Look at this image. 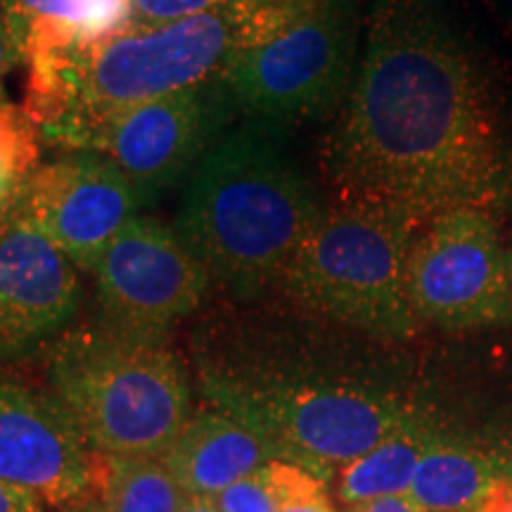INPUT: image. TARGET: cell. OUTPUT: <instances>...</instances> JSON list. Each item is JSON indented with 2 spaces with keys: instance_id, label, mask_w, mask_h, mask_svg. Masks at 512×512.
I'll list each match as a JSON object with an SVG mask.
<instances>
[{
  "instance_id": "2",
  "label": "cell",
  "mask_w": 512,
  "mask_h": 512,
  "mask_svg": "<svg viewBox=\"0 0 512 512\" xmlns=\"http://www.w3.org/2000/svg\"><path fill=\"white\" fill-rule=\"evenodd\" d=\"M204 399L259 434L275 460L335 479L406 425L420 403L368 368L323 361L264 299L211 313L192 335Z\"/></svg>"
},
{
  "instance_id": "23",
  "label": "cell",
  "mask_w": 512,
  "mask_h": 512,
  "mask_svg": "<svg viewBox=\"0 0 512 512\" xmlns=\"http://www.w3.org/2000/svg\"><path fill=\"white\" fill-rule=\"evenodd\" d=\"M46 505L41 496L0 482V512H46Z\"/></svg>"
},
{
  "instance_id": "15",
  "label": "cell",
  "mask_w": 512,
  "mask_h": 512,
  "mask_svg": "<svg viewBox=\"0 0 512 512\" xmlns=\"http://www.w3.org/2000/svg\"><path fill=\"white\" fill-rule=\"evenodd\" d=\"M19 53L53 43H95L133 24L131 0H0Z\"/></svg>"
},
{
  "instance_id": "14",
  "label": "cell",
  "mask_w": 512,
  "mask_h": 512,
  "mask_svg": "<svg viewBox=\"0 0 512 512\" xmlns=\"http://www.w3.org/2000/svg\"><path fill=\"white\" fill-rule=\"evenodd\" d=\"M162 458L185 494L214 498L275 460L259 434L211 403L192 413Z\"/></svg>"
},
{
  "instance_id": "7",
  "label": "cell",
  "mask_w": 512,
  "mask_h": 512,
  "mask_svg": "<svg viewBox=\"0 0 512 512\" xmlns=\"http://www.w3.org/2000/svg\"><path fill=\"white\" fill-rule=\"evenodd\" d=\"M358 38L361 0H320L219 74L235 117L285 131L337 112L356 76Z\"/></svg>"
},
{
  "instance_id": "22",
  "label": "cell",
  "mask_w": 512,
  "mask_h": 512,
  "mask_svg": "<svg viewBox=\"0 0 512 512\" xmlns=\"http://www.w3.org/2000/svg\"><path fill=\"white\" fill-rule=\"evenodd\" d=\"M226 0H131L133 27H159L178 19L202 15Z\"/></svg>"
},
{
  "instance_id": "17",
  "label": "cell",
  "mask_w": 512,
  "mask_h": 512,
  "mask_svg": "<svg viewBox=\"0 0 512 512\" xmlns=\"http://www.w3.org/2000/svg\"><path fill=\"white\" fill-rule=\"evenodd\" d=\"M505 477L491 456L441 437L422 456L408 496L425 512H477Z\"/></svg>"
},
{
  "instance_id": "25",
  "label": "cell",
  "mask_w": 512,
  "mask_h": 512,
  "mask_svg": "<svg viewBox=\"0 0 512 512\" xmlns=\"http://www.w3.org/2000/svg\"><path fill=\"white\" fill-rule=\"evenodd\" d=\"M347 512H425L408 494L373 498V501L349 505Z\"/></svg>"
},
{
  "instance_id": "16",
  "label": "cell",
  "mask_w": 512,
  "mask_h": 512,
  "mask_svg": "<svg viewBox=\"0 0 512 512\" xmlns=\"http://www.w3.org/2000/svg\"><path fill=\"white\" fill-rule=\"evenodd\" d=\"M441 437L446 434L439 430L437 420L420 408L392 437L339 472L335 477L337 498L344 505H356L373 498L408 494L422 456Z\"/></svg>"
},
{
  "instance_id": "1",
  "label": "cell",
  "mask_w": 512,
  "mask_h": 512,
  "mask_svg": "<svg viewBox=\"0 0 512 512\" xmlns=\"http://www.w3.org/2000/svg\"><path fill=\"white\" fill-rule=\"evenodd\" d=\"M335 197L427 223L512 195V128L489 62L437 0H380L320 150Z\"/></svg>"
},
{
  "instance_id": "4",
  "label": "cell",
  "mask_w": 512,
  "mask_h": 512,
  "mask_svg": "<svg viewBox=\"0 0 512 512\" xmlns=\"http://www.w3.org/2000/svg\"><path fill=\"white\" fill-rule=\"evenodd\" d=\"M325 197L280 128L242 119L188 178L176 233L233 302H261L320 221Z\"/></svg>"
},
{
  "instance_id": "11",
  "label": "cell",
  "mask_w": 512,
  "mask_h": 512,
  "mask_svg": "<svg viewBox=\"0 0 512 512\" xmlns=\"http://www.w3.org/2000/svg\"><path fill=\"white\" fill-rule=\"evenodd\" d=\"M147 207L133 183L98 152H62L31 176L15 209L79 271L93 273L119 230Z\"/></svg>"
},
{
  "instance_id": "5",
  "label": "cell",
  "mask_w": 512,
  "mask_h": 512,
  "mask_svg": "<svg viewBox=\"0 0 512 512\" xmlns=\"http://www.w3.org/2000/svg\"><path fill=\"white\" fill-rule=\"evenodd\" d=\"M46 373L93 453L162 458L195 413L188 370L169 342L81 325L46 351Z\"/></svg>"
},
{
  "instance_id": "20",
  "label": "cell",
  "mask_w": 512,
  "mask_h": 512,
  "mask_svg": "<svg viewBox=\"0 0 512 512\" xmlns=\"http://www.w3.org/2000/svg\"><path fill=\"white\" fill-rule=\"evenodd\" d=\"M266 475L278 498L280 512H335L323 479L302 467L273 460L266 465Z\"/></svg>"
},
{
  "instance_id": "26",
  "label": "cell",
  "mask_w": 512,
  "mask_h": 512,
  "mask_svg": "<svg viewBox=\"0 0 512 512\" xmlns=\"http://www.w3.org/2000/svg\"><path fill=\"white\" fill-rule=\"evenodd\" d=\"M477 512H512V479H501Z\"/></svg>"
},
{
  "instance_id": "19",
  "label": "cell",
  "mask_w": 512,
  "mask_h": 512,
  "mask_svg": "<svg viewBox=\"0 0 512 512\" xmlns=\"http://www.w3.org/2000/svg\"><path fill=\"white\" fill-rule=\"evenodd\" d=\"M41 133L24 107L0 91V226L15 214L41 166Z\"/></svg>"
},
{
  "instance_id": "30",
  "label": "cell",
  "mask_w": 512,
  "mask_h": 512,
  "mask_svg": "<svg viewBox=\"0 0 512 512\" xmlns=\"http://www.w3.org/2000/svg\"><path fill=\"white\" fill-rule=\"evenodd\" d=\"M510 254H512V247H510Z\"/></svg>"
},
{
  "instance_id": "8",
  "label": "cell",
  "mask_w": 512,
  "mask_h": 512,
  "mask_svg": "<svg viewBox=\"0 0 512 512\" xmlns=\"http://www.w3.org/2000/svg\"><path fill=\"white\" fill-rule=\"evenodd\" d=\"M418 323L470 330L512 320V254L489 209H451L422 223L406 268Z\"/></svg>"
},
{
  "instance_id": "28",
  "label": "cell",
  "mask_w": 512,
  "mask_h": 512,
  "mask_svg": "<svg viewBox=\"0 0 512 512\" xmlns=\"http://www.w3.org/2000/svg\"><path fill=\"white\" fill-rule=\"evenodd\" d=\"M181 512H219L214 496H188Z\"/></svg>"
},
{
  "instance_id": "12",
  "label": "cell",
  "mask_w": 512,
  "mask_h": 512,
  "mask_svg": "<svg viewBox=\"0 0 512 512\" xmlns=\"http://www.w3.org/2000/svg\"><path fill=\"white\" fill-rule=\"evenodd\" d=\"M81 302L79 268L15 211L0 226V366L48 351Z\"/></svg>"
},
{
  "instance_id": "24",
  "label": "cell",
  "mask_w": 512,
  "mask_h": 512,
  "mask_svg": "<svg viewBox=\"0 0 512 512\" xmlns=\"http://www.w3.org/2000/svg\"><path fill=\"white\" fill-rule=\"evenodd\" d=\"M22 62V53H19L15 38L10 34L8 19H5L3 10H0V91H3V83L8 79L10 72H15Z\"/></svg>"
},
{
  "instance_id": "29",
  "label": "cell",
  "mask_w": 512,
  "mask_h": 512,
  "mask_svg": "<svg viewBox=\"0 0 512 512\" xmlns=\"http://www.w3.org/2000/svg\"><path fill=\"white\" fill-rule=\"evenodd\" d=\"M60 512H102V510H100L98 503L91 501V498H81V501L62 505Z\"/></svg>"
},
{
  "instance_id": "13",
  "label": "cell",
  "mask_w": 512,
  "mask_h": 512,
  "mask_svg": "<svg viewBox=\"0 0 512 512\" xmlns=\"http://www.w3.org/2000/svg\"><path fill=\"white\" fill-rule=\"evenodd\" d=\"M0 482L50 505L88 498L93 451L50 389L0 373Z\"/></svg>"
},
{
  "instance_id": "9",
  "label": "cell",
  "mask_w": 512,
  "mask_h": 512,
  "mask_svg": "<svg viewBox=\"0 0 512 512\" xmlns=\"http://www.w3.org/2000/svg\"><path fill=\"white\" fill-rule=\"evenodd\" d=\"M95 323L133 342L166 344L171 330L195 313L214 280L176 233L136 216L93 268Z\"/></svg>"
},
{
  "instance_id": "10",
  "label": "cell",
  "mask_w": 512,
  "mask_h": 512,
  "mask_svg": "<svg viewBox=\"0 0 512 512\" xmlns=\"http://www.w3.org/2000/svg\"><path fill=\"white\" fill-rule=\"evenodd\" d=\"M235 119L219 79L114 114L93 131L81 152H98L117 166L145 204L192 176Z\"/></svg>"
},
{
  "instance_id": "3",
  "label": "cell",
  "mask_w": 512,
  "mask_h": 512,
  "mask_svg": "<svg viewBox=\"0 0 512 512\" xmlns=\"http://www.w3.org/2000/svg\"><path fill=\"white\" fill-rule=\"evenodd\" d=\"M320 0H226L159 27H128L95 43L31 46L24 112L43 143L81 152L114 114L214 79L235 57L316 8Z\"/></svg>"
},
{
  "instance_id": "18",
  "label": "cell",
  "mask_w": 512,
  "mask_h": 512,
  "mask_svg": "<svg viewBox=\"0 0 512 512\" xmlns=\"http://www.w3.org/2000/svg\"><path fill=\"white\" fill-rule=\"evenodd\" d=\"M88 498L102 512H181L188 494L164 458L93 453Z\"/></svg>"
},
{
  "instance_id": "6",
  "label": "cell",
  "mask_w": 512,
  "mask_h": 512,
  "mask_svg": "<svg viewBox=\"0 0 512 512\" xmlns=\"http://www.w3.org/2000/svg\"><path fill=\"white\" fill-rule=\"evenodd\" d=\"M422 221L382 202L335 197L306 235L278 287L287 302L370 337L415 335L406 268Z\"/></svg>"
},
{
  "instance_id": "27",
  "label": "cell",
  "mask_w": 512,
  "mask_h": 512,
  "mask_svg": "<svg viewBox=\"0 0 512 512\" xmlns=\"http://www.w3.org/2000/svg\"><path fill=\"white\" fill-rule=\"evenodd\" d=\"M486 5H489L491 17H494L496 27L501 29L512 55V0H486Z\"/></svg>"
},
{
  "instance_id": "21",
  "label": "cell",
  "mask_w": 512,
  "mask_h": 512,
  "mask_svg": "<svg viewBox=\"0 0 512 512\" xmlns=\"http://www.w3.org/2000/svg\"><path fill=\"white\" fill-rule=\"evenodd\" d=\"M216 505L219 512H280L278 498L268 482L266 465L254 475L228 486L223 494L216 496Z\"/></svg>"
}]
</instances>
